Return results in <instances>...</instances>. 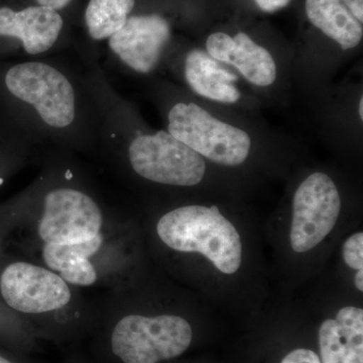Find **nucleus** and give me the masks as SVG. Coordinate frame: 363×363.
Returning a JSON list of instances; mask_svg holds the SVG:
<instances>
[{
	"label": "nucleus",
	"instance_id": "1",
	"mask_svg": "<svg viewBox=\"0 0 363 363\" xmlns=\"http://www.w3.org/2000/svg\"><path fill=\"white\" fill-rule=\"evenodd\" d=\"M157 233L167 247L180 252L201 253L223 274L240 269V234L216 206L193 205L173 210L157 222Z\"/></svg>",
	"mask_w": 363,
	"mask_h": 363
},
{
	"label": "nucleus",
	"instance_id": "2",
	"mask_svg": "<svg viewBox=\"0 0 363 363\" xmlns=\"http://www.w3.org/2000/svg\"><path fill=\"white\" fill-rule=\"evenodd\" d=\"M193 332L175 315H128L114 327L111 348L123 363H160L180 357L190 346Z\"/></svg>",
	"mask_w": 363,
	"mask_h": 363
},
{
	"label": "nucleus",
	"instance_id": "3",
	"mask_svg": "<svg viewBox=\"0 0 363 363\" xmlns=\"http://www.w3.org/2000/svg\"><path fill=\"white\" fill-rule=\"evenodd\" d=\"M169 133L187 147L223 166H238L250 155V135L215 118L195 104H178L169 113Z\"/></svg>",
	"mask_w": 363,
	"mask_h": 363
},
{
	"label": "nucleus",
	"instance_id": "4",
	"mask_svg": "<svg viewBox=\"0 0 363 363\" xmlns=\"http://www.w3.org/2000/svg\"><path fill=\"white\" fill-rule=\"evenodd\" d=\"M130 160L138 175L164 185H197L206 171L202 156L164 130L135 138Z\"/></svg>",
	"mask_w": 363,
	"mask_h": 363
},
{
	"label": "nucleus",
	"instance_id": "5",
	"mask_svg": "<svg viewBox=\"0 0 363 363\" xmlns=\"http://www.w3.org/2000/svg\"><path fill=\"white\" fill-rule=\"evenodd\" d=\"M7 89L21 101L33 105L52 128L70 125L75 117V93L70 81L45 63L13 67L6 76Z\"/></svg>",
	"mask_w": 363,
	"mask_h": 363
},
{
	"label": "nucleus",
	"instance_id": "6",
	"mask_svg": "<svg viewBox=\"0 0 363 363\" xmlns=\"http://www.w3.org/2000/svg\"><path fill=\"white\" fill-rule=\"evenodd\" d=\"M340 210V195L330 177L323 173L308 177L294 196V252H307L322 242L335 226Z\"/></svg>",
	"mask_w": 363,
	"mask_h": 363
},
{
	"label": "nucleus",
	"instance_id": "7",
	"mask_svg": "<svg viewBox=\"0 0 363 363\" xmlns=\"http://www.w3.org/2000/svg\"><path fill=\"white\" fill-rule=\"evenodd\" d=\"M104 217L96 202L85 193L60 188L45 197L38 233L45 243L84 242L101 231Z\"/></svg>",
	"mask_w": 363,
	"mask_h": 363
},
{
	"label": "nucleus",
	"instance_id": "8",
	"mask_svg": "<svg viewBox=\"0 0 363 363\" xmlns=\"http://www.w3.org/2000/svg\"><path fill=\"white\" fill-rule=\"evenodd\" d=\"M0 292L9 307L26 314L56 311L68 305L72 298L70 289L59 274L23 262L4 269Z\"/></svg>",
	"mask_w": 363,
	"mask_h": 363
},
{
	"label": "nucleus",
	"instance_id": "9",
	"mask_svg": "<svg viewBox=\"0 0 363 363\" xmlns=\"http://www.w3.org/2000/svg\"><path fill=\"white\" fill-rule=\"evenodd\" d=\"M169 35L168 21L162 16H131L109 38V47L125 65L147 74L157 66Z\"/></svg>",
	"mask_w": 363,
	"mask_h": 363
},
{
	"label": "nucleus",
	"instance_id": "10",
	"mask_svg": "<svg viewBox=\"0 0 363 363\" xmlns=\"http://www.w3.org/2000/svg\"><path fill=\"white\" fill-rule=\"evenodd\" d=\"M208 54L222 63L235 67L250 82L257 86H269L277 78V67L271 52L253 42L245 33L234 37L214 33L206 42Z\"/></svg>",
	"mask_w": 363,
	"mask_h": 363
},
{
	"label": "nucleus",
	"instance_id": "11",
	"mask_svg": "<svg viewBox=\"0 0 363 363\" xmlns=\"http://www.w3.org/2000/svg\"><path fill=\"white\" fill-rule=\"evenodd\" d=\"M63 25L58 11L49 7L30 6L21 11H13L9 7L0 9V35L18 38L30 55L42 54L51 49Z\"/></svg>",
	"mask_w": 363,
	"mask_h": 363
},
{
	"label": "nucleus",
	"instance_id": "12",
	"mask_svg": "<svg viewBox=\"0 0 363 363\" xmlns=\"http://www.w3.org/2000/svg\"><path fill=\"white\" fill-rule=\"evenodd\" d=\"M321 363H363V310L345 307L319 330Z\"/></svg>",
	"mask_w": 363,
	"mask_h": 363
},
{
	"label": "nucleus",
	"instance_id": "13",
	"mask_svg": "<svg viewBox=\"0 0 363 363\" xmlns=\"http://www.w3.org/2000/svg\"><path fill=\"white\" fill-rule=\"evenodd\" d=\"M185 75L191 88L203 97L223 104H234L240 99V92L233 85L238 76L201 50L189 52Z\"/></svg>",
	"mask_w": 363,
	"mask_h": 363
},
{
	"label": "nucleus",
	"instance_id": "14",
	"mask_svg": "<svg viewBox=\"0 0 363 363\" xmlns=\"http://www.w3.org/2000/svg\"><path fill=\"white\" fill-rule=\"evenodd\" d=\"M102 245V236L78 243H45L43 257L45 264L59 272L66 283L91 286L97 281V272L88 257L96 253Z\"/></svg>",
	"mask_w": 363,
	"mask_h": 363
},
{
	"label": "nucleus",
	"instance_id": "15",
	"mask_svg": "<svg viewBox=\"0 0 363 363\" xmlns=\"http://www.w3.org/2000/svg\"><path fill=\"white\" fill-rule=\"evenodd\" d=\"M306 13L313 26L340 45L342 50L357 47L362 40V23L342 0H306Z\"/></svg>",
	"mask_w": 363,
	"mask_h": 363
},
{
	"label": "nucleus",
	"instance_id": "16",
	"mask_svg": "<svg viewBox=\"0 0 363 363\" xmlns=\"http://www.w3.org/2000/svg\"><path fill=\"white\" fill-rule=\"evenodd\" d=\"M135 0H90L85 11L88 32L93 40L109 39L128 20Z\"/></svg>",
	"mask_w": 363,
	"mask_h": 363
},
{
	"label": "nucleus",
	"instance_id": "17",
	"mask_svg": "<svg viewBox=\"0 0 363 363\" xmlns=\"http://www.w3.org/2000/svg\"><path fill=\"white\" fill-rule=\"evenodd\" d=\"M343 259L351 269H363V234L351 235L343 245Z\"/></svg>",
	"mask_w": 363,
	"mask_h": 363
},
{
	"label": "nucleus",
	"instance_id": "18",
	"mask_svg": "<svg viewBox=\"0 0 363 363\" xmlns=\"http://www.w3.org/2000/svg\"><path fill=\"white\" fill-rule=\"evenodd\" d=\"M281 363H321V360L314 351L298 348L289 353Z\"/></svg>",
	"mask_w": 363,
	"mask_h": 363
},
{
	"label": "nucleus",
	"instance_id": "19",
	"mask_svg": "<svg viewBox=\"0 0 363 363\" xmlns=\"http://www.w3.org/2000/svg\"><path fill=\"white\" fill-rule=\"evenodd\" d=\"M257 6L266 13H274L290 4L291 0H255Z\"/></svg>",
	"mask_w": 363,
	"mask_h": 363
},
{
	"label": "nucleus",
	"instance_id": "20",
	"mask_svg": "<svg viewBox=\"0 0 363 363\" xmlns=\"http://www.w3.org/2000/svg\"><path fill=\"white\" fill-rule=\"evenodd\" d=\"M351 13L357 18L360 23L363 21V0H342Z\"/></svg>",
	"mask_w": 363,
	"mask_h": 363
},
{
	"label": "nucleus",
	"instance_id": "21",
	"mask_svg": "<svg viewBox=\"0 0 363 363\" xmlns=\"http://www.w3.org/2000/svg\"><path fill=\"white\" fill-rule=\"evenodd\" d=\"M40 6L49 7V9H54V11H60L63 9L64 7L68 6L72 0H35Z\"/></svg>",
	"mask_w": 363,
	"mask_h": 363
},
{
	"label": "nucleus",
	"instance_id": "22",
	"mask_svg": "<svg viewBox=\"0 0 363 363\" xmlns=\"http://www.w3.org/2000/svg\"><path fill=\"white\" fill-rule=\"evenodd\" d=\"M355 286L360 292L363 291V269L357 271V276H355Z\"/></svg>",
	"mask_w": 363,
	"mask_h": 363
},
{
	"label": "nucleus",
	"instance_id": "23",
	"mask_svg": "<svg viewBox=\"0 0 363 363\" xmlns=\"http://www.w3.org/2000/svg\"><path fill=\"white\" fill-rule=\"evenodd\" d=\"M358 111H359L360 117H362V118H363V97L360 98L359 109H358Z\"/></svg>",
	"mask_w": 363,
	"mask_h": 363
},
{
	"label": "nucleus",
	"instance_id": "24",
	"mask_svg": "<svg viewBox=\"0 0 363 363\" xmlns=\"http://www.w3.org/2000/svg\"><path fill=\"white\" fill-rule=\"evenodd\" d=\"M0 363H13L11 362V360L7 359V358L2 357V355H0Z\"/></svg>",
	"mask_w": 363,
	"mask_h": 363
}]
</instances>
